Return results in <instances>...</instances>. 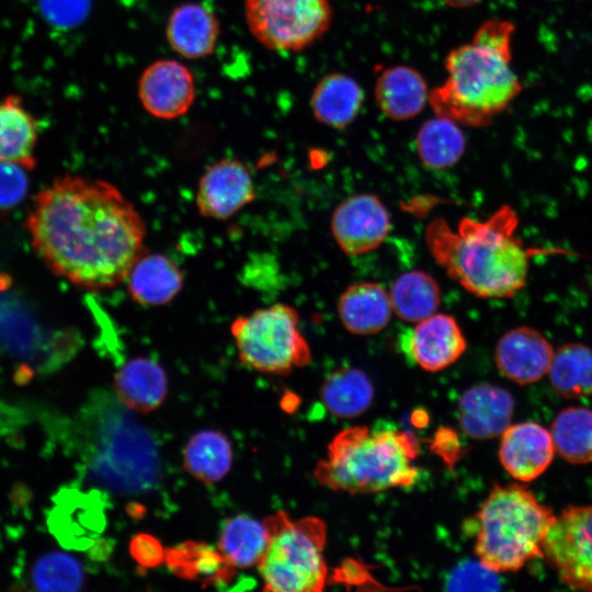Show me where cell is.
I'll use <instances>...</instances> for the list:
<instances>
[{"label":"cell","mask_w":592,"mask_h":592,"mask_svg":"<svg viewBox=\"0 0 592 592\" xmlns=\"http://www.w3.org/2000/svg\"><path fill=\"white\" fill-rule=\"evenodd\" d=\"M25 226L47 267L77 287L103 291L125 282L146 252V225L112 183L64 175L35 197Z\"/></svg>","instance_id":"cell-1"},{"label":"cell","mask_w":592,"mask_h":592,"mask_svg":"<svg viewBox=\"0 0 592 592\" xmlns=\"http://www.w3.org/2000/svg\"><path fill=\"white\" fill-rule=\"evenodd\" d=\"M519 216L502 205L483 220L464 217L454 230L433 219L424 239L434 261L467 292L481 298H508L527 280L534 250L516 236Z\"/></svg>","instance_id":"cell-2"},{"label":"cell","mask_w":592,"mask_h":592,"mask_svg":"<svg viewBox=\"0 0 592 592\" xmlns=\"http://www.w3.org/2000/svg\"><path fill=\"white\" fill-rule=\"evenodd\" d=\"M513 32L508 21L488 20L470 43L447 54V77L429 96L435 115L460 126L485 127L510 105L522 90L511 67Z\"/></svg>","instance_id":"cell-3"},{"label":"cell","mask_w":592,"mask_h":592,"mask_svg":"<svg viewBox=\"0 0 592 592\" xmlns=\"http://www.w3.org/2000/svg\"><path fill=\"white\" fill-rule=\"evenodd\" d=\"M417 455L418 442L408 432L355 425L331 440L314 477L321 486L349 494L409 487L418 478Z\"/></svg>","instance_id":"cell-4"},{"label":"cell","mask_w":592,"mask_h":592,"mask_svg":"<svg viewBox=\"0 0 592 592\" xmlns=\"http://www.w3.org/2000/svg\"><path fill=\"white\" fill-rule=\"evenodd\" d=\"M555 517L524 486L496 485L475 516L474 551L497 573L517 571L544 557L543 544Z\"/></svg>","instance_id":"cell-5"},{"label":"cell","mask_w":592,"mask_h":592,"mask_svg":"<svg viewBox=\"0 0 592 592\" xmlns=\"http://www.w3.org/2000/svg\"><path fill=\"white\" fill-rule=\"evenodd\" d=\"M269 544L258 567L263 590L319 592L325 589L328 567L323 550L327 525L317 516L293 520L276 512L264 520Z\"/></svg>","instance_id":"cell-6"},{"label":"cell","mask_w":592,"mask_h":592,"mask_svg":"<svg viewBox=\"0 0 592 592\" xmlns=\"http://www.w3.org/2000/svg\"><path fill=\"white\" fill-rule=\"evenodd\" d=\"M93 451L88 469L99 483L115 491H140L158 477L157 451L147 431L119 408L95 415Z\"/></svg>","instance_id":"cell-7"},{"label":"cell","mask_w":592,"mask_h":592,"mask_svg":"<svg viewBox=\"0 0 592 592\" xmlns=\"http://www.w3.org/2000/svg\"><path fill=\"white\" fill-rule=\"evenodd\" d=\"M239 361L260 373L285 375L306 366L311 351L299 330V315L285 304L259 308L230 325Z\"/></svg>","instance_id":"cell-8"},{"label":"cell","mask_w":592,"mask_h":592,"mask_svg":"<svg viewBox=\"0 0 592 592\" xmlns=\"http://www.w3.org/2000/svg\"><path fill=\"white\" fill-rule=\"evenodd\" d=\"M250 33L264 47L299 52L320 39L332 20L330 0H244Z\"/></svg>","instance_id":"cell-9"},{"label":"cell","mask_w":592,"mask_h":592,"mask_svg":"<svg viewBox=\"0 0 592 592\" xmlns=\"http://www.w3.org/2000/svg\"><path fill=\"white\" fill-rule=\"evenodd\" d=\"M543 554L565 584L592 591V505L569 506L557 515Z\"/></svg>","instance_id":"cell-10"},{"label":"cell","mask_w":592,"mask_h":592,"mask_svg":"<svg viewBox=\"0 0 592 592\" xmlns=\"http://www.w3.org/2000/svg\"><path fill=\"white\" fill-rule=\"evenodd\" d=\"M332 236L340 249L360 255L377 249L391 228L390 215L378 196L368 193L342 201L331 217Z\"/></svg>","instance_id":"cell-11"},{"label":"cell","mask_w":592,"mask_h":592,"mask_svg":"<svg viewBox=\"0 0 592 592\" xmlns=\"http://www.w3.org/2000/svg\"><path fill=\"white\" fill-rule=\"evenodd\" d=\"M254 198L255 187L248 166L235 158H224L210 164L201 177L195 204L202 216L225 220Z\"/></svg>","instance_id":"cell-12"},{"label":"cell","mask_w":592,"mask_h":592,"mask_svg":"<svg viewBox=\"0 0 592 592\" xmlns=\"http://www.w3.org/2000/svg\"><path fill=\"white\" fill-rule=\"evenodd\" d=\"M138 99L147 113L160 119L178 118L195 101L191 70L175 59H159L145 68L138 80Z\"/></svg>","instance_id":"cell-13"},{"label":"cell","mask_w":592,"mask_h":592,"mask_svg":"<svg viewBox=\"0 0 592 592\" xmlns=\"http://www.w3.org/2000/svg\"><path fill=\"white\" fill-rule=\"evenodd\" d=\"M554 353L545 335L534 328L521 326L506 331L498 340L494 362L505 378L528 385L548 373Z\"/></svg>","instance_id":"cell-14"},{"label":"cell","mask_w":592,"mask_h":592,"mask_svg":"<svg viewBox=\"0 0 592 592\" xmlns=\"http://www.w3.org/2000/svg\"><path fill=\"white\" fill-rule=\"evenodd\" d=\"M466 348L457 320L445 314H433L417 322L406 338L407 354L426 372H440L451 366Z\"/></svg>","instance_id":"cell-15"},{"label":"cell","mask_w":592,"mask_h":592,"mask_svg":"<svg viewBox=\"0 0 592 592\" xmlns=\"http://www.w3.org/2000/svg\"><path fill=\"white\" fill-rule=\"evenodd\" d=\"M555 452L550 431L536 422L510 424L501 434L500 463L522 482L539 477L550 465Z\"/></svg>","instance_id":"cell-16"},{"label":"cell","mask_w":592,"mask_h":592,"mask_svg":"<svg viewBox=\"0 0 592 592\" xmlns=\"http://www.w3.org/2000/svg\"><path fill=\"white\" fill-rule=\"evenodd\" d=\"M514 398L504 388L478 384L466 389L458 401V421L463 432L476 440L501 435L514 413Z\"/></svg>","instance_id":"cell-17"},{"label":"cell","mask_w":592,"mask_h":592,"mask_svg":"<svg viewBox=\"0 0 592 592\" xmlns=\"http://www.w3.org/2000/svg\"><path fill=\"white\" fill-rule=\"evenodd\" d=\"M219 23L214 12L200 2H186L175 7L166 25L170 47L187 59L210 55L219 36Z\"/></svg>","instance_id":"cell-18"},{"label":"cell","mask_w":592,"mask_h":592,"mask_svg":"<svg viewBox=\"0 0 592 592\" xmlns=\"http://www.w3.org/2000/svg\"><path fill=\"white\" fill-rule=\"evenodd\" d=\"M374 96L380 112L394 121H408L419 115L429 103L425 78L406 65L386 68L376 79Z\"/></svg>","instance_id":"cell-19"},{"label":"cell","mask_w":592,"mask_h":592,"mask_svg":"<svg viewBox=\"0 0 592 592\" xmlns=\"http://www.w3.org/2000/svg\"><path fill=\"white\" fill-rule=\"evenodd\" d=\"M125 282L134 303L161 306L170 303L181 292L184 276L169 257L146 251L135 262Z\"/></svg>","instance_id":"cell-20"},{"label":"cell","mask_w":592,"mask_h":592,"mask_svg":"<svg viewBox=\"0 0 592 592\" xmlns=\"http://www.w3.org/2000/svg\"><path fill=\"white\" fill-rule=\"evenodd\" d=\"M337 309L345 330L356 335L382 331L394 312L389 293L374 282L350 285L339 297Z\"/></svg>","instance_id":"cell-21"},{"label":"cell","mask_w":592,"mask_h":592,"mask_svg":"<svg viewBox=\"0 0 592 592\" xmlns=\"http://www.w3.org/2000/svg\"><path fill=\"white\" fill-rule=\"evenodd\" d=\"M364 90L345 73L331 72L314 87L309 104L314 117L321 124L342 129L358 115L364 103Z\"/></svg>","instance_id":"cell-22"},{"label":"cell","mask_w":592,"mask_h":592,"mask_svg":"<svg viewBox=\"0 0 592 592\" xmlns=\"http://www.w3.org/2000/svg\"><path fill=\"white\" fill-rule=\"evenodd\" d=\"M118 400L128 409L147 413L158 409L168 392L164 369L148 357H135L118 368L114 377Z\"/></svg>","instance_id":"cell-23"},{"label":"cell","mask_w":592,"mask_h":592,"mask_svg":"<svg viewBox=\"0 0 592 592\" xmlns=\"http://www.w3.org/2000/svg\"><path fill=\"white\" fill-rule=\"evenodd\" d=\"M39 124L19 94L0 100V162L35 167Z\"/></svg>","instance_id":"cell-24"},{"label":"cell","mask_w":592,"mask_h":592,"mask_svg":"<svg viewBox=\"0 0 592 592\" xmlns=\"http://www.w3.org/2000/svg\"><path fill=\"white\" fill-rule=\"evenodd\" d=\"M374 392V386L363 371L343 366L328 375L320 388V398L331 414L355 418L371 407Z\"/></svg>","instance_id":"cell-25"},{"label":"cell","mask_w":592,"mask_h":592,"mask_svg":"<svg viewBox=\"0 0 592 592\" xmlns=\"http://www.w3.org/2000/svg\"><path fill=\"white\" fill-rule=\"evenodd\" d=\"M269 544L264 521L237 514L226 520L218 538V550L235 569L258 566Z\"/></svg>","instance_id":"cell-26"},{"label":"cell","mask_w":592,"mask_h":592,"mask_svg":"<svg viewBox=\"0 0 592 592\" xmlns=\"http://www.w3.org/2000/svg\"><path fill=\"white\" fill-rule=\"evenodd\" d=\"M232 455L230 441L225 434L217 430H203L186 443L183 465L195 479L212 485L229 473Z\"/></svg>","instance_id":"cell-27"},{"label":"cell","mask_w":592,"mask_h":592,"mask_svg":"<svg viewBox=\"0 0 592 592\" xmlns=\"http://www.w3.org/2000/svg\"><path fill=\"white\" fill-rule=\"evenodd\" d=\"M415 147L425 167L444 170L460 160L466 149V139L459 124L435 115L420 126Z\"/></svg>","instance_id":"cell-28"},{"label":"cell","mask_w":592,"mask_h":592,"mask_svg":"<svg viewBox=\"0 0 592 592\" xmlns=\"http://www.w3.org/2000/svg\"><path fill=\"white\" fill-rule=\"evenodd\" d=\"M389 297L392 311L400 319L417 323L435 314L441 304V289L431 274L412 270L394 281Z\"/></svg>","instance_id":"cell-29"},{"label":"cell","mask_w":592,"mask_h":592,"mask_svg":"<svg viewBox=\"0 0 592 592\" xmlns=\"http://www.w3.org/2000/svg\"><path fill=\"white\" fill-rule=\"evenodd\" d=\"M164 561L177 576L204 583L227 582L235 572L218 548L192 540L166 549Z\"/></svg>","instance_id":"cell-30"},{"label":"cell","mask_w":592,"mask_h":592,"mask_svg":"<svg viewBox=\"0 0 592 592\" xmlns=\"http://www.w3.org/2000/svg\"><path fill=\"white\" fill-rule=\"evenodd\" d=\"M548 374L553 388L565 398L592 395V349L581 343L559 346Z\"/></svg>","instance_id":"cell-31"},{"label":"cell","mask_w":592,"mask_h":592,"mask_svg":"<svg viewBox=\"0 0 592 592\" xmlns=\"http://www.w3.org/2000/svg\"><path fill=\"white\" fill-rule=\"evenodd\" d=\"M556 452L572 464L592 462V410L569 407L561 410L550 428Z\"/></svg>","instance_id":"cell-32"},{"label":"cell","mask_w":592,"mask_h":592,"mask_svg":"<svg viewBox=\"0 0 592 592\" xmlns=\"http://www.w3.org/2000/svg\"><path fill=\"white\" fill-rule=\"evenodd\" d=\"M31 581L41 591L73 592L82 588L84 571L79 560L71 555L50 551L35 561Z\"/></svg>","instance_id":"cell-33"},{"label":"cell","mask_w":592,"mask_h":592,"mask_svg":"<svg viewBox=\"0 0 592 592\" xmlns=\"http://www.w3.org/2000/svg\"><path fill=\"white\" fill-rule=\"evenodd\" d=\"M27 168L15 162H0V209L18 206L29 190Z\"/></svg>","instance_id":"cell-34"},{"label":"cell","mask_w":592,"mask_h":592,"mask_svg":"<svg viewBox=\"0 0 592 592\" xmlns=\"http://www.w3.org/2000/svg\"><path fill=\"white\" fill-rule=\"evenodd\" d=\"M497 572L481 561H467L454 570L447 582L453 590H497L500 589Z\"/></svg>","instance_id":"cell-35"},{"label":"cell","mask_w":592,"mask_h":592,"mask_svg":"<svg viewBox=\"0 0 592 592\" xmlns=\"http://www.w3.org/2000/svg\"><path fill=\"white\" fill-rule=\"evenodd\" d=\"M44 18L53 25L72 27L87 16L91 0H38Z\"/></svg>","instance_id":"cell-36"},{"label":"cell","mask_w":592,"mask_h":592,"mask_svg":"<svg viewBox=\"0 0 592 592\" xmlns=\"http://www.w3.org/2000/svg\"><path fill=\"white\" fill-rule=\"evenodd\" d=\"M129 553L135 561L144 568H153L164 561L166 549L161 543L149 534H138L129 543Z\"/></svg>","instance_id":"cell-37"},{"label":"cell","mask_w":592,"mask_h":592,"mask_svg":"<svg viewBox=\"0 0 592 592\" xmlns=\"http://www.w3.org/2000/svg\"><path fill=\"white\" fill-rule=\"evenodd\" d=\"M446 5L456 9L469 8L478 4L481 0H442Z\"/></svg>","instance_id":"cell-38"}]
</instances>
